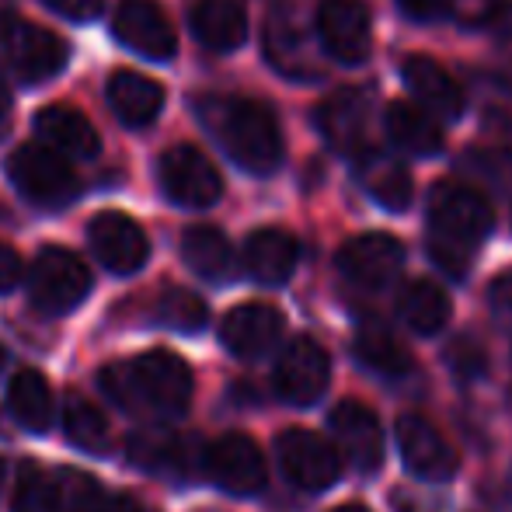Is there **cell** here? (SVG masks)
<instances>
[{"label":"cell","mask_w":512,"mask_h":512,"mask_svg":"<svg viewBox=\"0 0 512 512\" xmlns=\"http://www.w3.org/2000/svg\"><path fill=\"white\" fill-rule=\"evenodd\" d=\"M98 387L126 415H185L192 401V370L168 349H150L129 363H112L98 373Z\"/></svg>","instance_id":"obj_1"},{"label":"cell","mask_w":512,"mask_h":512,"mask_svg":"<svg viewBox=\"0 0 512 512\" xmlns=\"http://www.w3.org/2000/svg\"><path fill=\"white\" fill-rule=\"evenodd\" d=\"M199 119L251 175H272L283 161V133L269 105L255 98L213 95L199 102Z\"/></svg>","instance_id":"obj_2"},{"label":"cell","mask_w":512,"mask_h":512,"mask_svg":"<svg viewBox=\"0 0 512 512\" xmlns=\"http://www.w3.org/2000/svg\"><path fill=\"white\" fill-rule=\"evenodd\" d=\"M495 213L467 185H436L429 199V255L446 276L464 279L474 248L492 234Z\"/></svg>","instance_id":"obj_3"},{"label":"cell","mask_w":512,"mask_h":512,"mask_svg":"<svg viewBox=\"0 0 512 512\" xmlns=\"http://www.w3.org/2000/svg\"><path fill=\"white\" fill-rule=\"evenodd\" d=\"M7 178L11 185L35 206L60 209L81 192L74 168L67 164V157L60 150H53L49 143H21L11 157H7Z\"/></svg>","instance_id":"obj_4"},{"label":"cell","mask_w":512,"mask_h":512,"mask_svg":"<svg viewBox=\"0 0 512 512\" xmlns=\"http://www.w3.org/2000/svg\"><path fill=\"white\" fill-rule=\"evenodd\" d=\"M32 304L46 314H67L81 307L84 297L91 293V272L74 251L67 248H46L32 265L28 276Z\"/></svg>","instance_id":"obj_5"},{"label":"cell","mask_w":512,"mask_h":512,"mask_svg":"<svg viewBox=\"0 0 512 512\" xmlns=\"http://www.w3.org/2000/svg\"><path fill=\"white\" fill-rule=\"evenodd\" d=\"M203 474L230 495H255L265 488V457L251 436L227 432L203 446Z\"/></svg>","instance_id":"obj_6"},{"label":"cell","mask_w":512,"mask_h":512,"mask_svg":"<svg viewBox=\"0 0 512 512\" xmlns=\"http://www.w3.org/2000/svg\"><path fill=\"white\" fill-rule=\"evenodd\" d=\"M276 457L286 478L304 492H324L342 474V457L335 446L307 429H286L276 439Z\"/></svg>","instance_id":"obj_7"},{"label":"cell","mask_w":512,"mask_h":512,"mask_svg":"<svg viewBox=\"0 0 512 512\" xmlns=\"http://www.w3.org/2000/svg\"><path fill=\"white\" fill-rule=\"evenodd\" d=\"M161 189L168 192L171 203L185 209H206L223 196L220 171L209 164L203 150L178 143L161 157Z\"/></svg>","instance_id":"obj_8"},{"label":"cell","mask_w":512,"mask_h":512,"mask_svg":"<svg viewBox=\"0 0 512 512\" xmlns=\"http://www.w3.org/2000/svg\"><path fill=\"white\" fill-rule=\"evenodd\" d=\"M328 380H331V359L314 338L300 335L279 352V363H276V394L283 401L297 408H307L328 391Z\"/></svg>","instance_id":"obj_9"},{"label":"cell","mask_w":512,"mask_h":512,"mask_svg":"<svg viewBox=\"0 0 512 512\" xmlns=\"http://www.w3.org/2000/svg\"><path fill=\"white\" fill-rule=\"evenodd\" d=\"M0 46H4L14 74L28 84L60 74L63 63H67V42L60 35L46 32V28L28 25V21H4L0 25Z\"/></svg>","instance_id":"obj_10"},{"label":"cell","mask_w":512,"mask_h":512,"mask_svg":"<svg viewBox=\"0 0 512 512\" xmlns=\"http://www.w3.org/2000/svg\"><path fill=\"white\" fill-rule=\"evenodd\" d=\"M405 248L391 234H359L338 251V272L359 290H384L398 279Z\"/></svg>","instance_id":"obj_11"},{"label":"cell","mask_w":512,"mask_h":512,"mask_svg":"<svg viewBox=\"0 0 512 512\" xmlns=\"http://www.w3.org/2000/svg\"><path fill=\"white\" fill-rule=\"evenodd\" d=\"M317 39L331 60L356 67L370 56L373 46L370 14L359 0H324L317 11Z\"/></svg>","instance_id":"obj_12"},{"label":"cell","mask_w":512,"mask_h":512,"mask_svg":"<svg viewBox=\"0 0 512 512\" xmlns=\"http://www.w3.org/2000/svg\"><path fill=\"white\" fill-rule=\"evenodd\" d=\"M398 450L401 460L415 478L429 485H443L457 474V453L443 439V432L422 415H401L398 418Z\"/></svg>","instance_id":"obj_13"},{"label":"cell","mask_w":512,"mask_h":512,"mask_svg":"<svg viewBox=\"0 0 512 512\" xmlns=\"http://www.w3.org/2000/svg\"><path fill=\"white\" fill-rule=\"evenodd\" d=\"M91 251L98 255V262L105 269L129 276V272L143 269V262L150 258V241L143 234V227L126 213H98L88 227Z\"/></svg>","instance_id":"obj_14"},{"label":"cell","mask_w":512,"mask_h":512,"mask_svg":"<svg viewBox=\"0 0 512 512\" xmlns=\"http://www.w3.org/2000/svg\"><path fill=\"white\" fill-rule=\"evenodd\" d=\"M115 39L147 60H171L178 49L175 28L154 0H122L115 11Z\"/></svg>","instance_id":"obj_15"},{"label":"cell","mask_w":512,"mask_h":512,"mask_svg":"<svg viewBox=\"0 0 512 512\" xmlns=\"http://www.w3.org/2000/svg\"><path fill=\"white\" fill-rule=\"evenodd\" d=\"M331 432H335L338 450L345 453L359 474H373L384 464V432L380 418L359 401H342L331 411Z\"/></svg>","instance_id":"obj_16"},{"label":"cell","mask_w":512,"mask_h":512,"mask_svg":"<svg viewBox=\"0 0 512 512\" xmlns=\"http://www.w3.org/2000/svg\"><path fill=\"white\" fill-rule=\"evenodd\" d=\"M283 314L269 304H241L220 324V342L237 359H262L283 338Z\"/></svg>","instance_id":"obj_17"},{"label":"cell","mask_w":512,"mask_h":512,"mask_svg":"<svg viewBox=\"0 0 512 512\" xmlns=\"http://www.w3.org/2000/svg\"><path fill=\"white\" fill-rule=\"evenodd\" d=\"M129 457L136 460V467L161 478L185 481L189 474L203 471V453L196 457V446L168 429H140L129 439Z\"/></svg>","instance_id":"obj_18"},{"label":"cell","mask_w":512,"mask_h":512,"mask_svg":"<svg viewBox=\"0 0 512 512\" xmlns=\"http://www.w3.org/2000/svg\"><path fill=\"white\" fill-rule=\"evenodd\" d=\"M366 122H370V102L356 88L335 91L317 108V129L331 147L345 150V154H363L366 150Z\"/></svg>","instance_id":"obj_19"},{"label":"cell","mask_w":512,"mask_h":512,"mask_svg":"<svg viewBox=\"0 0 512 512\" xmlns=\"http://www.w3.org/2000/svg\"><path fill=\"white\" fill-rule=\"evenodd\" d=\"M300 248L293 241V234L279 227L255 230L244 244V269L251 272V279H258L262 286H283L297 269Z\"/></svg>","instance_id":"obj_20"},{"label":"cell","mask_w":512,"mask_h":512,"mask_svg":"<svg viewBox=\"0 0 512 512\" xmlns=\"http://www.w3.org/2000/svg\"><path fill=\"white\" fill-rule=\"evenodd\" d=\"M405 84L408 91L418 98V105L429 108L439 119H457L464 112V95H460L457 81L439 67L429 56H408L405 60Z\"/></svg>","instance_id":"obj_21"},{"label":"cell","mask_w":512,"mask_h":512,"mask_svg":"<svg viewBox=\"0 0 512 512\" xmlns=\"http://www.w3.org/2000/svg\"><path fill=\"white\" fill-rule=\"evenodd\" d=\"M189 21L196 39L213 53H230L248 39V14L237 0H199Z\"/></svg>","instance_id":"obj_22"},{"label":"cell","mask_w":512,"mask_h":512,"mask_svg":"<svg viewBox=\"0 0 512 512\" xmlns=\"http://www.w3.org/2000/svg\"><path fill=\"white\" fill-rule=\"evenodd\" d=\"M108 105L119 115V122L126 126H147L161 115L164 108V88L157 81L143 74H133V70H119L108 81Z\"/></svg>","instance_id":"obj_23"},{"label":"cell","mask_w":512,"mask_h":512,"mask_svg":"<svg viewBox=\"0 0 512 512\" xmlns=\"http://www.w3.org/2000/svg\"><path fill=\"white\" fill-rule=\"evenodd\" d=\"M35 133H39L42 143H49L53 150L67 157H95L98 154V133L81 112L74 108H42L35 115Z\"/></svg>","instance_id":"obj_24"},{"label":"cell","mask_w":512,"mask_h":512,"mask_svg":"<svg viewBox=\"0 0 512 512\" xmlns=\"http://www.w3.org/2000/svg\"><path fill=\"white\" fill-rule=\"evenodd\" d=\"M7 411L11 418L28 432H46L49 422H53V387L42 377L39 370H18L7 387Z\"/></svg>","instance_id":"obj_25"},{"label":"cell","mask_w":512,"mask_h":512,"mask_svg":"<svg viewBox=\"0 0 512 512\" xmlns=\"http://www.w3.org/2000/svg\"><path fill=\"white\" fill-rule=\"evenodd\" d=\"M387 136L394 147L415 157H429L443 147V129L432 119V112L411 102H394L387 108Z\"/></svg>","instance_id":"obj_26"},{"label":"cell","mask_w":512,"mask_h":512,"mask_svg":"<svg viewBox=\"0 0 512 512\" xmlns=\"http://www.w3.org/2000/svg\"><path fill=\"white\" fill-rule=\"evenodd\" d=\"M359 182L384 209H405L411 203V175L401 161L366 147L359 154Z\"/></svg>","instance_id":"obj_27"},{"label":"cell","mask_w":512,"mask_h":512,"mask_svg":"<svg viewBox=\"0 0 512 512\" xmlns=\"http://www.w3.org/2000/svg\"><path fill=\"white\" fill-rule=\"evenodd\" d=\"M182 258L196 276L223 283L234 276V248L216 227H192L182 237Z\"/></svg>","instance_id":"obj_28"},{"label":"cell","mask_w":512,"mask_h":512,"mask_svg":"<svg viewBox=\"0 0 512 512\" xmlns=\"http://www.w3.org/2000/svg\"><path fill=\"white\" fill-rule=\"evenodd\" d=\"M398 314L415 335H436L450 321V297L429 279H415L401 290Z\"/></svg>","instance_id":"obj_29"},{"label":"cell","mask_w":512,"mask_h":512,"mask_svg":"<svg viewBox=\"0 0 512 512\" xmlns=\"http://www.w3.org/2000/svg\"><path fill=\"white\" fill-rule=\"evenodd\" d=\"M356 359L366 370L380 373V377H405L411 370V356L408 349L384 328V324L370 321L356 331Z\"/></svg>","instance_id":"obj_30"},{"label":"cell","mask_w":512,"mask_h":512,"mask_svg":"<svg viewBox=\"0 0 512 512\" xmlns=\"http://www.w3.org/2000/svg\"><path fill=\"white\" fill-rule=\"evenodd\" d=\"M265 49H269V60L276 63L283 74L290 77H310L314 70L307 67L310 53L307 42L300 35V25L293 21V14L279 11L269 18V32H265Z\"/></svg>","instance_id":"obj_31"},{"label":"cell","mask_w":512,"mask_h":512,"mask_svg":"<svg viewBox=\"0 0 512 512\" xmlns=\"http://www.w3.org/2000/svg\"><path fill=\"white\" fill-rule=\"evenodd\" d=\"M63 432L67 439L84 453H105L108 450V418L102 408H95L81 394H67L63 405Z\"/></svg>","instance_id":"obj_32"},{"label":"cell","mask_w":512,"mask_h":512,"mask_svg":"<svg viewBox=\"0 0 512 512\" xmlns=\"http://www.w3.org/2000/svg\"><path fill=\"white\" fill-rule=\"evenodd\" d=\"M67 499H63V485L42 474L39 467L28 464L18 474V485L11 495V512H63Z\"/></svg>","instance_id":"obj_33"},{"label":"cell","mask_w":512,"mask_h":512,"mask_svg":"<svg viewBox=\"0 0 512 512\" xmlns=\"http://www.w3.org/2000/svg\"><path fill=\"white\" fill-rule=\"evenodd\" d=\"M157 321H161L164 328L196 335V331L206 328L209 307L196 297V293L178 290V286H175V290H164L161 297H157Z\"/></svg>","instance_id":"obj_34"},{"label":"cell","mask_w":512,"mask_h":512,"mask_svg":"<svg viewBox=\"0 0 512 512\" xmlns=\"http://www.w3.org/2000/svg\"><path fill=\"white\" fill-rule=\"evenodd\" d=\"M446 363H450V370L457 373L460 380H478L481 373L488 370V356L485 349H481L474 338H457V342L450 345V356H446Z\"/></svg>","instance_id":"obj_35"},{"label":"cell","mask_w":512,"mask_h":512,"mask_svg":"<svg viewBox=\"0 0 512 512\" xmlns=\"http://www.w3.org/2000/svg\"><path fill=\"white\" fill-rule=\"evenodd\" d=\"M70 512H154L147 502L133 499V495H91V499L77 502Z\"/></svg>","instance_id":"obj_36"},{"label":"cell","mask_w":512,"mask_h":512,"mask_svg":"<svg viewBox=\"0 0 512 512\" xmlns=\"http://www.w3.org/2000/svg\"><path fill=\"white\" fill-rule=\"evenodd\" d=\"M46 4L70 21H88L102 14V0H46Z\"/></svg>","instance_id":"obj_37"},{"label":"cell","mask_w":512,"mask_h":512,"mask_svg":"<svg viewBox=\"0 0 512 512\" xmlns=\"http://www.w3.org/2000/svg\"><path fill=\"white\" fill-rule=\"evenodd\" d=\"M411 21H436L446 14V0H394Z\"/></svg>","instance_id":"obj_38"},{"label":"cell","mask_w":512,"mask_h":512,"mask_svg":"<svg viewBox=\"0 0 512 512\" xmlns=\"http://www.w3.org/2000/svg\"><path fill=\"white\" fill-rule=\"evenodd\" d=\"M21 283V258L14 255V248L0 244V293H11Z\"/></svg>","instance_id":"obj_39"},{"label":"cell","mask_w":512,"mask_h":512,"mask_svg":"<svg viewBox=\"0 0 512 512\" xmlns=\"http://www.w3.org/2000/svg\"><path fill=\"white\" fill-rule=\"evenodd\" d=\"M492 307L502 321H512V276H502L499 283L492 286Z\"/></svg>","instance_id":"obj_40"},{"label":"cell","mask_w":512,"mask_h":512,"mask_svg":"<svg viewBox=\"0 0 512 512\" xmlns=\"http://www.w3.org/2000/svg\"><path fill=\"white\" fill-rule=\"evenodd\" d=\"M7 126H11V98H7V91L0 88V136L7 133Z\"/></svg>","instance_id":"obj_41"},{"label":"cell","mask_w":512,"mask_h":512,"mask_svg":"<svg viewBox=\"0 0 512 512\" xmlns=\"http://www.w3.org/2000/svg\"><path fill=\"white\" fill-rule=\"evenodd\" d=\"M331 512H370V509H363V506H338V509H331Z\"/></svg>","instance_id":"obj_42"},{"label":"cell","mask_w":512,"mask_h":512,"mask_svg":"<svg viewBox=\"0 0 512 512\" xmlns=\"http://www.w3.org/2000/svg\"><path fill=\"white\" fill-rule=\"evenodd\" d=\"M0 366H4V349H0Z\"/></svg>","instance_id":"obj_43"},{"label":"cell","mask_w":512,"mask_h":512,"mask_svg":"<svg viewBox=\"0 0 512 512\" xmlns=\"http://www.w3.org/2000/svg\"><path fill=\"white\" fill-rule=\"evenodd\" d=\"M0 478H4V464H0Z\"/></svg>","instance_id":"obj_44"}]
</instances>
